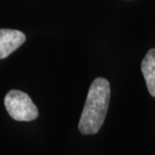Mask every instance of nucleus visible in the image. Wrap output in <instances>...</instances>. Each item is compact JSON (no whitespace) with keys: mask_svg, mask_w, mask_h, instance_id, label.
Segmentation results:
<instances>
[{"mask_svg":"<svg viewBox=\"0 0 155 155\" xmlns=\"http://www.w3.org/2000/svg\"><path fill=\"white\" fill-rule=\"evenodd\" d=\"M26 37L15 29H0V59L8 57L25 42Z\"/></svg>","mask_w":155,"mask_h":155,"instance_id":"nucleus-3","label":"nucleus"},{"mask_svg":"<svg viewBox=\"0 0 155 155\" xmlns=\"http://www.w3.org/2000/svg\"><path fill=\"white\" fill-rule=\"evenodd\" d=\"M111 96L110 83L107 79L99 77L92 82L89 89L80 121L79 130L84 135L99 132L106 118Z\"/></svg>","mask_w":155,"mask_h":155,"instance_id":"nucleus-1","label":"nucleus"},{"mask_svg":"<svg viewBox=\"0 0 155 155\" xmlns=\"http://www.w3.org/2000/svg\"><path fill=\"white\" fill-rule=\"evenodd\" d=\"M141 71L145 78L148 91L155 97V48L150 49L141 63Z\"/></svg>","mask_w":155,"mask_h":155,"instance_id":"nucleus-4","label":"nucleus"},{"mask_svg":"<svg viewBox=\"0 0 155 155\" xmlns=\"http://www.w3.org/2000/svg\"><path fill=\"white\" fill-rule=\"evenodd\" d=\"M4 105L8 114L16 121H32L38 117V109L23 91L10 90L5 95Z\"/></svg>","mask_w":155,"mask_h":155,"instance_id":"nucleus-2","label":"nucleus"}]
</instances>
